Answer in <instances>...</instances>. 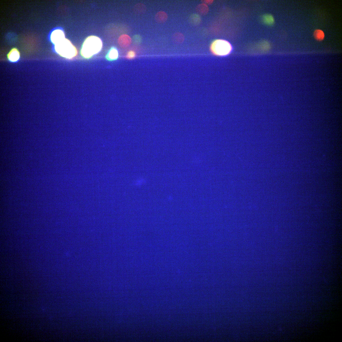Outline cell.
<instances>
[{
  "mask_svg": "<svg viewBox=\"0 0 342 342\" xmlns=\"http://www.w3.org/2000/svg\"><path fill=\"white\" fill-rule=\"evenodd\" d=\"M102 42L101 39L95 36H90L85 40L80 51L82 57L89 59L98 53L102 50Z\"/></svg>",
  "mask_w": 342,
  "mask_h": 342,
  "instance_id": "obj_1",
  "label": "cell"
},
{
  "mask_svg": "<svg viewBox=\"0 0 342 342\" xmlns=\"http://www.w3.org/2000/svg\"><path fill=\"white\" fill-rule=\"evenodd\" d=\"M54 48L60 56L67 59H72L76 57L77 54V51L76 48L69 40L66 38L55 45Z\"/></svg>",
  "mask_w": 342,
  "mask_h": 342,
  "instance_id": "obj_2",
  "label": "cell"
},
{
  "mask_svg": "<svg viewBox=\"0 0 342 342\" xmlns=\"http://www.w3.org/2000/svg\"><path fill=\"white\" fill-rule=\"evenodd\" d=\"M210 50L215 55L225 56L230 53L232 47L227 41L223 39H217L214 40L211 44Z\"/></svg>",
  "mask_w": 342,
  "mask_h": 342,
  "instance_id": "obj_3",
  "label": "cell"
},
{
  "mask_svg": "<svg viewBox=\"0 0 342 342\" xmlns=\"http://www.w3.org/2000/svg\"><path fill=\"white\" fill-rule=\"evenodd\" d=\"M65 38L63 32L60 29L54 31L50 36L51 42L54 45H56Z\"/></svg>",
  "mask_w": 342,
  "mask_h": 342,
  "instance_id": "obj_4",
  "label": "cell"
},
{
  "mask_svg": "<svg viewBox=\"0 0 342 342\" xmlns=\"http://www.w3.org/2000/svg\"><path fill=\"white\" fill-rule=\"evenodd\" d=\"M132 39L131 37L127 34L121 35L118 39L119 45L122 48H127L131 44Z\"/></svg>",
  "mask_w": 342,
  "mask_h": 342,
  "instance_id": "obj_5",
  "label": "cell"
},
{
  "mask_svg": "<svg viewBox=\"0 0 342 342\" xmlns=\"http://www.w3.org/2000/svg\"><path fill=\"white\" fill-rule=\"evenodd\" d=\"M119 57V52L116 48L113 47L109 50L106 56V59L110 61L117 60Z\"/></svg>",
  "mask_w": 342,
  "mask_h": 342,
  "instance_id": "obj_6",
  "label": "cell"
},
{
  "mask_svg": "<svg viewBox=\"0 0 342 342\" xmlns=\"http://www.w3.org/2000/svg\"><path fill=\"white\" fill-rule=\"evenodd\" d=\"M20 53L17 49L15 48L12 49L7 55L9 60L12 62L17 61L20 58Z\"/></svg>",
  "mask_w": 342,
  "mask_h": 342,
  "instance_id": "obj_7",
  "label": "cell"
},
{
  "mask_svg": "<svg viewBox=\"0 0 342 342\" xmlns=\"http://www.w3.org/2000/svg\"><path fill=\"white\" fill-rule=\"evenodd\" d=\"M168 18L167 13L164 11L158 12L155 16V19L158 23H163L166 22Z\"/></svg>",
  "mask_w": 342,
  "mask_h": 342,
  "instance_id": "obj_8",
  "label": "cell"
},
{
  "mask_svg": "<svg viewBox=\"0 0 342 342\" xmlns=\"http://www.w3.org/2000/svg\"><path fill=\"white\" fill-rule=\"evenodd\" d=\"M196 11L199 14L205 15L208 13L209 8L207 5L203 3L200 4L197 6Z\"/></svg>",
  "mask_w": 342,
  "mask_h": 342,
  "instance_id": "obj_9",
  "label": "cell"
},
{
  "mask_svg": "<svg viewBox=\"0 0 342 342\" xmlns=\"http://www.w3.org/2000/svg\"><path fill=\"white\" fill-rule=\"evenodd\" d=\"M133 10L134 12L136 14L141 15L145 12L146 7L142 3H138L134 6Z\"/></svg>",
  "mask_w": 342,
  "mask_h": 342,
  "instance_id": "obj_10",
  "label": "cell"
},
{
  "mask_svg": "<svg viewBox=\"0 0 342 342\" xmlns=\"http://www.w3.org/2000/svg\"><path fill=\"white\" fill-rule=\"evenodd\" d=\"M173 42L176 44L182 43L184 40V37L183 34L180 32H177L174 34L172 37Z\"/></svg>",
  "mask_w": 342,
  "mask_h": 342,
  "instance_id": "obj_11",
  "label": "cell"
},
{
  "mask_svg": "<svg viewBox=\"0 0 342 342\" xmlns=\"http://www.w3.org/2000/svg\"><path fill=\"white\" fill-rule=\"evenodd\" d=\"M313 36L314 38L319 41H323L325 37L324 32L320 29H317L314 31Z\"/></svg>",
  "mask_w": 342,
  "mask_h": 342,
  "instance_id": "obj_12",
  "label": "cell"
},
{
  "mask_svg": "<svg viewBox=\"0 0 342 342\" xmlns=\"http://www.w3.org/2000/svg\"><path fill=\"white\" fill-rule=\"evenodd\" d=\"M264 23L269 25H271L274 24L275 20L273 17L271 15H265L263 17Z\"/></svg>",
  "mask_w": 342,
  "mask_h": 342,
  "instance_id": "obj_13",
  "label": "cell"
},
{
  "mask_svg": "<svg viewBox=\"0 0 342 342\" xmlns=\"http://www.w3.org/2000/svg\"><path fill=\"white\" fill-rule=\"evenodd\" d=\"M136 57V53L133 50H130L128 53L126 57L129 59H132Z\"/></svg>",
  "mask_w": 342,
  "mask_h": 342,
  "instance_id": "obj_14",
  "label": "cell"
},
{
  "mask_svg": "<svg viewBox=\"0 0 342 342\" xmlns=\"http://www.w3.org/2000/svg\"><path fill=\"white\" fill-rule=\"evenodd\" d=\"M198 17L197 15H193L191 18V21H193L194 23H198L200 21V18Z\"/></svg>",
  "mask_w": 342,
  "mask_h": 342,
  "instance_id": "obj_15",
  "label": "cell"
},
{
  "mask_svg": "<svg viewBox=\"0 0 342 342\" xmlns=\"http://www.w3.org/2000/svg\"><path fill=\"white\" fill-rule=\"evenodd\" d=\"M202 1V2L203 3V4H206L207 5H211L213 2V1H211V0H209H209L208 1V0H206V1Z\"/></svg>",
  "mask_w": 342,
  "mask_h": 342,
  "instance_id": "obj_16",
  "label": "cell"
}]
</instances>
